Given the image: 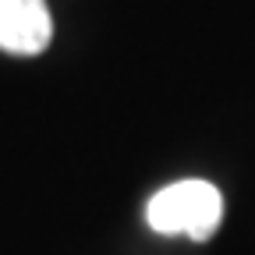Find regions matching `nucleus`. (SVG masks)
<instances>
[{
	"mask_svg": "<svg viewBox=\"0 0 255 255\" xmlns=\"http://www.w3.org/2000/svg\"><path fill=\"white\" fill-rule=\"evenodd\" d=\"M53 21L46 0H0V50L14 57H36L50 46Z\"/></svg>",
	"mask_w": 255,
	"mask_h": 255,
	"instance_id": "nucleus-2",
	"label": "nucleus"
},
{
	"mask_svg": "<svg viewBox=\"0 0 255 255\" xmlns=\"http://www.w3.org/2000/svg\"><path fill=\"white\" fill-rule=\"evenodd\" d=\"M145 220L156 234H184L191 241H209L223 220V199L209 181H177L149 199Z\"/></svg>",
	"mask_w": 255,
	"mask_h": 255,
	"instance_id": "nucleus-1",
	"label": "nucleus"
}]
</instances>
